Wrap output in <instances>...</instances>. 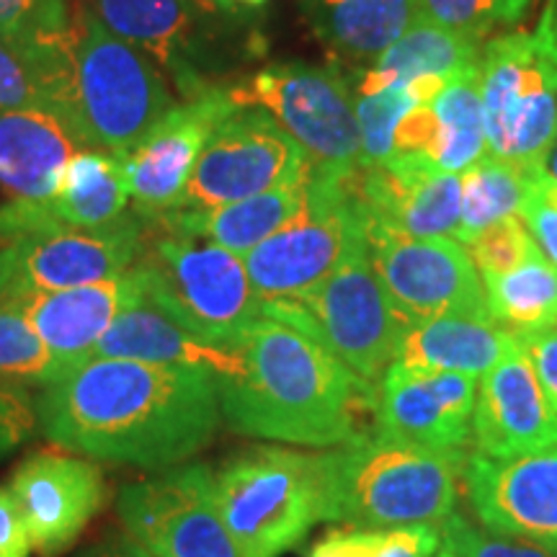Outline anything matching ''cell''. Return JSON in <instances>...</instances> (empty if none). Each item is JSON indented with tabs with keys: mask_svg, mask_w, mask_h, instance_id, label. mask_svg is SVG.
<instances>
[{
	"mask_svg": "<svg viewBox=\"0 0 557 557\" xmlns=\"http://www.w3.org/2000/svg\"><path fill=\"white\" fill-rule=\"evenodd\" d=\"M34 410L39 434L58 447L150 472L184 465L222 421L212 374L107 357L41 387Z\"/></svg>",
	"mask_w": 557,
	"mask_h": 557,
	"instance_id": "cell-1",
	"label": "cell"
},
{
	"mask_svg": "<svg viewBox=\"0 0 557 557\" xmlns=\"http://www.w3.org/2000/svg\"><path fill=\"white\" fill-rule=\"evenodd\" d=\"M238 348V372L214 380L220 413L233 431L315 449L369 434L380 387L308 333L263 315Z\"/></svg>",
	"mask_w": 557,
	"mask_h": 557,
	"instance_id": "cell-2",
	"label": "cell"
},
{
	"mask_svg": "<svg viewBox=\"0 0 557 557\" xmlns=\"http://www.w3.org/2000/svg\"><path fill=\"white\" fill-rule=\"evenodd\" d=\"M468 451L364 434L323 451V521L346 527L442 524L457 511Z\"/></svg>",
	"mask_w": 557,
	"mask_h": 557,
	"instance_id": "cell-3",
	"label": "cell"
},
{
	"mask_svg": "<svg viewBox=\"0 0 557 557\" xmlns=\"http://www.w3.org/2000/svg\"><path fill=\"white\" fill-rule=\"evenodd\" d=\"M178 103L137 47L86 13L70 32L67 120L88 150L127 156Z\"/></svg>",
	"mask_w": 557,
	"mask_h": 557,
	"instance_id": "cell-4",
	"label": "cell"
},
{
	"mask_svg": "<svg viewBox=\"0 0 557 557\" xmlns=\"http://www.w3.org/2000/svg\"><path fill=\"white\" fill-rule=\"evenodd\" d=\"M263 315L308 333L367 382L382 380L398 361L413 325L374 271L367 230L323 282L297 297L263 302Z\"/></svg>",
	"mask_w": 557,
	"mask_h": 557,
	"instance_id": "cell-5",
	"label": "cell"
},
{
	"mask_svg": "<svg viewBox=\"0 0 557 557\" xmlns=\"http://www.w3.org/2000/svg\"><path fill=\"white\" fill-rule=\"evenodd\" d=\"M135 271L148 302L212 346L238 348L263 318L243 256L212 240L163 233L145 240Z\"/></svg>",
	"mask_w": 557,
	"mask_h": 557,
	"instance_id": "cell-6",
	"label": "cell"
},
{
	"mask_svg": "<svg viewBox=\"0 0 557 557\" xmlns=\"http://www.w3.org/2000/svg\"><path fill=\"white\" fill-rule=\"evenodd\" d=\"M214 475V500L243 557H278L323 521V451L250 447Z\"/></svg>",
	"mask_w": 557,
	"mask_h": 557,
	"instance_id": "cell-7",
	"label": "cell"
},
{
	"mask_svg": "<svg viewBox=\"0 0 557 557\" xmlns=\"http://www.w3.org/2000/svg\"><path fill=\"white\" fill-rule=\"evenodd\" d=\"M480 90L491 156L547 169L557 143V0H547L534 29L487 41Z\"/></svg>",
	"mask_w": 557,
	"mask_h": 557,
	"instance_id": "cell-8",
	"label": "cell"
},
{
	"mask_svg": "<svg viewBox=\"0 0 557 557\" xmlns=\"http://www.w3.org/2000/svg\"><path fill=\"white\" fill-rule=\"evenodd\" d=\"M240 109H261L302 148L310 171L354 176L361 169L357 99L336 67L269 65L230 88Z\"/></svg>",
	"mask_w": 557,
	"mask_h": 557,
	"instance_id": "cell-9",
	"label": "cell"
},
{
	"mask_svg": "<svg viewBox=\"0 0 557 557\" xmlns=\"http://www.w3.org/2000/svg\"><path fill=\"white\" fill-rule=\"evenodd\" d=\"M354 176L310 171L302 212L243 256L256 295L263 302L297 297L315 287L338 267L357 235L364 233L354 197Z\"/></svg>",
	"mask_w": 557,
	"mask_h": 557,
	"instance_id": "cell-10",
	"label": "cell"
},
{
	"mask_svg": "<svg viewBox=\"0 0 557 557\" xmlns=\"http://www.w3.org/2000/svg\"><path fill=\"white\" fill-rule=\"evenodd\" d=\"M127 532L158 557H243L214 500V475L189 462L158 470L120 491Z\"/></svg>",
	"mask_w": 557,
	"mask_h": 557,
	"instance_id": "cell-11",
	"label": "cell"
},
{
	"mask_svg": "<svg viewBox=\"0 0 557 557\" xmlns=\"http://www.w3.org/2000/svg\"><path fill=\"white\" fill-rule=\"evenodd\" d=\"M310 171L299 145L261 109H238L214 127L176 209H212L295 184Z\"/></svg>",
	"mask_w": 557,
	"mask_h": 557,
	"instance_id": "cell-12",
	"label": "cell"
},
{
	"mask_svg": "<svg viewBox=\"0 0 557 557\" xmlns=\"http://www.w3.org/2000/svg\"><path fill=\"white\" fill-rule=\"evenodd\" d=\"M150 225L135 209L103 230H41L0 246V295L60 292L122 276L135 267Z\"/></svg>",
	"mask_w": 557,
	"mask_h": 557,
	"instance_id": "cell-13",
	"label": "cell"
},
{
	"mask_svg": "<svg viewBox=\"0 0 557 557\" xmlns=\"http://www.w3.org/2000/svg\"><path fill=\"white\" fill-rule=\"evenodd\" d=\"M369 256L387 295L410 323L462 315L491 318L483 278L455 238H403L369 230Z\"/></svg>",
	"mask_w": 557,
	"mask_h": 557,
	"instance_id": "cell-14",
	"label": "cell"
},
{
	"mask_svg": "<svg viewBox=\"0 0 557 557\" xmlns=\"http://www.w3.org/2000/svg\"><path fill=\"white\" fill-rule=\"evenodd\" d=\"M238 109L230 88H209L178 103L135 150L122 156L132 209L139 218L152 222L181 205L209 135Z\"/></svg>",
	"mask_w": 557,
	"mask_h": 557,
	"instance_id": "cell-15",
	"label": "cell"
},
{
	"mask_svg": "<svg viewBox=\"0 0 557 557\" xmlns=\"http://www.w3.org/2000/svg\"><path fill=\"white\" fill-rule=\"evenodd\" d=\"M462 483L485 529L557 549V447L513 459L468 455Z\"/></svg>",
	"mask_w": 557,
	"mask_h": 557,
	"instance_id": "cell-16",
	"label": "cell"
},
{
	"mask_svg": "<svg viewBox=\"0 0 557 557\" xmlns=\"http://www.w3.org/2000/svg\"><path fill=\"white\" fill-rule=\"evenodd\" d=\"M475 377L455 372H423L395 361L382 374L374 431L438 451L472 444Z\"/></svg>",
	"mask_w": 557,
	"mask_h": 557,
	"instance_id": "cell-17",
	"label": "cell"
},
{
	"mask_svg": "<svg viewBox=\"0 0 557 557\" xmlns=\"http://www.w3.org/2000/svg\"><path fill=\"white\" fill-rule=\"evenodd\" d=\"M364 230L403 238H455L462 214V176L389 158L354 176Z\"/></svg>",
	"mask_w": 557,
	"mask_h": 557,
	"instance_id": "cell-18",
	"label": "cell"
},
{
	"mask_svg": "<svg viewBox=\"0 0 557 557\" xmlns=\"http://www.w3.org/2000/svg\"><path fill=\"white\" fill-rule=\"evenodd\" d=\"M9 487L24 511L34 549L47 557L65 553L107 500V483L94 462L52 451L18 462Z\"/></svg>",
	"mask_w": 557,
	"mask_h": 557,
	"instance_id": "cell-19",
	"label": "cell"
},
{
	"mask_svg": "<svg viewBox=\"0 0 557 557\" xmlns=\"http://www.w3.org/2000/svg\"><path fill=\"white\" fill-rule=\"evenodd\" d=\"M478 455L513 459L557 447V413L542 393L532 361L517 346L480 377L472 410Z\"/></svg>",
	"mask_w": 557,
	"mask_h": 557,
	"instance_id": "cell-20",
	"label": "cell"
},
{
	"mask_svg": "<svg viewBox=\"0 0 557 557\" xmlns=\"http://www.w3.org/2000/svg\"><path fill=\"white\" fill-rule=\"evenodd\" d=\"M96 16L111 34L145 52L186 99L207 94L197 65L205 0H96Z\"/></svg>",
	"mask_w": 557,
	"mask_h": 557,
	"instance_id": "cell-21",
	"label": "cell"
},
{
	"mask_svg": "<svg viewBox=\"0 0 557 557\" xmlns=\"http://www.w3.org/2000/svg\"><path fill=\"white\" fill-rule=\"evenodd\" d=\"M135 267L127 274L60 292H24L16 295L32 329L45 341L54 359L70 374L96 357V346L120 315L124 305L139 295Z\"/></svg>",
	"mask_w": 557,
	"mask_h": 557,
	"instance_id": "cell-22",
	"label": "cell"
},
{
	"mask_svg": "<svg viewBox=\"0 0 557 557\" xmlns=\"http://www.w3.org/2000/svg\"><path fill=\"white\" fill-rule=\"evenodd\" d=\"M96 357L189 367L212 374L214 380L230 377L240 369V348L207 344L148 302L143 292L114 318L96 346Z\"/></svg>",
	"mask_w": 557,
	"mask_h": 557,
	"instance_id": "cell-23",
	"label": "cell"
},
{
	"mask_svg": "<svg viewBox=\"0 0 557 557\" xmlns=\"http://www.w3.org/2000/svg\"><path fill=\"white\" fill-rule=\"evenodd\" d=\"M81 150L88 148L52 111H0V186L13 199H50L70 158Z\"/></svg>",
	"mask_w": 557,
	"mask_h": 557,
	"instance_id": "cell-24",
	"label": "cell"
},
{
	"mask_svg": "<svg viewBox=\"0 0 557 557\" xmlns=\"http://www.w3.org/2000/svg\"><path fill=\"white\" fill-rule=\"evenodd\" d=\"M308 184L310 171L295 184L276 186V189L233 201V205L212 209H171L148 225L163 230V233L212 240L233 253L246 256L302 212L305 201H308Z\"/></svg>",
	"mask_w": 557,
	"mask_h": 557,
	"instance_id": "cell-25",
	"label": "cell"
},
{
	"mask_svg": "<svg viewBox=\"0 0 557 557\" xmlns=\"http://www.w3.org/2000/svg\"><path fill=\"white\" fill-rule=\"evenodd\" d=\"M513 333L496 320L444 315L413 323L403 338L398 364L423 372H455L483 377L517 348Z\"/></svg>",
	"mask_w": 557,
	"mask_h": 557,
	"instance_id": "cell-26",
	"label": "cell"
},
{
	"mask_svg": "<svg viewBox=\"0 0 557 557\" xmlns=\"http://www.w3.org/2000/svg\"><path fill=\"white\" fill-rule=\"evenodd\" d=\"M305 9L333 58L364 65L421 21L418 0H305Z\"/></svg>",
	"mask_w": 557,
	"mask_h": 557,
	"instance_id": "cell-27",
	"label": "cell"
},
{
	"mask_svg": "<svg viewBox=\"0 0 557 557\" xmlns=\"http://www.w3.org/2000/svg\"><path fill=\"white\" fill-rule=\"evenodd\" d=\"M132 199L122 156L81 150L62 171L58 189L47 199L52 220L67 230H103L129 214Z\"/></svg>",
	"mask_w": 557,
	"mask_h": 557,
	"instance_id": "cell-28",
	"label": "cell"
},
{
	"mask_svg": "<svg viewBox=\"0 0 557 557\" xmlns=\"http://www.w3.org/2000/svg\"><path fill=\"white\" fill-rule=\"evenodd\" d=\"M480 41L462 37L431 21H418L389 50L361 73L354 94L403 86L416 78H455L465 70L480 65Z\"/></svg>",
	"mask_w": 557,
	"mask_h": 557,
	"instance_id": "cell-29",
	"label": "cell"
},
{
	"mask_svg": "<svg viewBox=\"0 0 557 557\" xmlns=\"http://www.w3.org/2000/svg\"><path fill=\"white\" fill-rule=\"evenodd\" d=\"M67 86L70 34L58 41H29L0 34V111L41 109L70 124Z\"/></svg>",
	"mask_w": 557,
	"mask_h": 557,
	"instance_id": "cell-30",
	"label": "cell"
},
{
	"mask_svg": "<svg viewBox=\"0 0 557 557\" xmlns=\"http://www.w3.org/2000/svg\"><path fill=\"white\" fill-rule=\"evenodd\" d=\"M491 318L513 336L557 323V267L542 250L504 274L483 278Z\"/></svg>",
	"mask_w": 557,
	"mask_h": 557,
	"instance_id": "cell-31",
	"label": "cell"
},
{
	"mask_svg": "<svg viewBox=\"0 0 557 557\" xmlns=\"http://www.w3.org/2000/svg\"><path fill=\"white\" fill-rule=\"evenodd\" d=\"M431 109L442 124V148H438V173H468L491 156L485 132L483 90H480V65L465 70L444 86L431 101Z\"/></svg>",
	"mask_w": 557,
	"mask_h": 557,
	"instance_id": "cell-32",
	"label": "cell"
},
{
	"mask_svg": "<svg viewBox=\"0 0 557 557\" xmlns=\"http://www.w3.org/2000/svg\"><path fill=\"white\" fill-rule=\"evenodd\" d=\"M534 171L540 169H524L511 160L485 156L475 169L462 173V214L455 240L468 246L478 233L496 222L519 218Z\"/></svg>",
	"mask_w": 557,
	"mask_h": 557,
	"instance_id": "cell-33",
	"label": "cell"
},
{
	"mask_svg": "<svg viewBox=\"0 0 557 557\" xmlns=\"http://www.w3.org/2000/svg\"><path fill=\"white\" fill-rule=\"evenodd\" d=\"M451 78H416L377 94H354L361 139V169L382 165L393 158L395 129L416 107L431 103Z\"/></svg>",
	"mask_w": 557,
	"mask_h": 557,
	"instance_id": "cell-34",
	"label": "cell"
},
{
	"mask_svg": "<svg viewBox=\"0 0 557 557\" xmlns=\"http://www.w3.org/2000/svg\"><path fill=\"white\" fill-rule=\"evenodd\" d=\"M65 367L52 357L32 329L16 295H0V385L50 387L65 377Z\"/></svg>",
	"mask_w": 557,
	"mask_h": 557,
	"instance_id": "cell-35",
	"label": "cell"
},
{
	"mask_svg": "<svg viewBox=\"0 0 557 557\" xmlns=\"http://www.w3.org/2000/svg\"><path fill=\"white\" fill-rule=\"evenodd\" d=\"M438 547V524L341 527L315 542L308 557H434Z\"/></svg>",
	"mask_w": 557,
	"mask_h": 557,
	"instance_id": "cell-36",
	"label": "cell"
},
{
	"mask_svg": "<svg viewBox=\"0 0 557 557\" xmlns=\"http://www.w3.org/2000/svg\"><path fill=\"white\" fill-rule=\"evenodd\" d=\"M532 0H418L421 21L480 41L524 16Z\"/></svg>",
	"mask_w": 557,
	"mask_h": 557,
	"instance_id": "cell-37",
	"label": "cell"
},
{
	"mask_svg": "<svg viewBox=\"0 0 557 557\" xmlns=\"http://www.w3.org/2000/svg\"><path fill=\"white\" fill-rule=\"evenodd\" d=\"M438 529H442V545H447L457 557H557V549L511 534L491 532L483 524H472L457 511L444 519Z\"/></svg>",
	"mask_w": 557,
	"mask_h": 557,
	"instance_id": "cell-38",
	"label": "cell"
},
{
	"mask_svg": "<svg viewBox=\"0 0 557 557\" xmlns=\"http://www.w3.org/2000/svg\"><path fill=\"white\" fill-rule=\"evenodd\" d=\"M465 248H468L480 278L511 271L513 267H519L521 261H527L529 256L540 250L521 218H508L496 222V225L478 233Z\"/></svg>",
	"mask_w": 557,
	"mask_h": 557,
	"instance_id": "cell-39",
	"label": "cell"
},
{
	"mask_svg": "<svg viewBox=\"0 0 557 557\" xmlns=\"http://www.w3.org/2000/svg\"><path fill=\"white\" fill-rule=\"evenodd\" d=\"M70 0H0V34L29 41L67 37Z\"/></svg>",
	"mask_w": 557,
	"mask_h": 557,
	"instance_id": "cell-40",
	"label": "cell"
},
{
	"mask_svg": "<svg viewBox=\"0 0 557 557\" xmlns=\"http://www.w3.org/2000/svg\"><path fill=\"white\" fill-rule=\"evenodd\" d=\"M519 218L542 253L557 267V181L547 169L534 171Z\"/></svg>",
	"mask_w": 557,
	"mask_h": 557,
	"instance_id": "cell-41",
	"label": "cell"
},
{
	"mask_svg": "<svg viewBox=\"0 0 557 557\" xmlns=\"http://www.w3.org/2000/svg\"><path fill=\"white\" fill-rule=\"evenodd\" d=\"M37 429V410L24 389L0 385V459L18 449Z\"/></svg>",
	"mask_w": 557,
	"mask_h": 557,
	"instance_id": "cell-42",
	"label": "cell"
},
{
	"mask_svg": "<svg viewBox=\"0 0 557 557\" xmlns=\"http://www.w3.org/2000/svg\"><path fill=\"white\" fill-rule=\"evenodd\" d=\"M513 338H517L521 351L527 354V359L532 361L542 393H545L549 408L557 413V323L534 333H521V336Z\"/></svg>",
	"mask_w": 557,
	"mask_h": 557,
	"instance_id": "cell-43",
	"label": "cell"
},
{
	"mask_svg": "<svg viewBox=\"0 0 557 557\" xmlns=\"http://www.w3.org/2000/svg\"><path fill=\"white\" fill-rule=\"evenodd\" d=\"M32 534L16 496L9 485H0V557H29Z\"/></svg>",
	"mask_w": 557,
	"mask_h": 557,
	"instance_id": "cell-44",
	"label": "cell"
},
{
	"mask_svg": "<svg viewBox=\"0 0 557 557\" xmlns=\"http://www.w3.org/2000/svg\"><path fill=\"white\" fill-rule=\"evenodd\" d=\"M73 557H158L143 542H137L129 532H107L101 540L90 542Z\"/></svg>",
	"mask_w": 557,
	"mask_h": 557,
	"instance_id": "cell-45",
	"label": "cell"
},
{
	"mask_svg": "<svg viewBox=\"0 0 557 557\" xmlns=\"http://www.w3.org/2000/svg\"><path fill=\"white\" fill-rule=\"evenodd\" d=\"M547 171H549V176L557 181V143L553 145V152H549V158H547Z\"/></svg>",
	"mask_w": 557,
	"mask_h": 557,
	"instance_id": "cell-46",
	"label": "cell"
},
{
	"mask_svg": "<svg viewBox=\"0 0 557 557\" xmlns=\"http://www.w3.org/2000/svg\"><path fill=\"white\" fill-rule=\"evenodd\" d=\"M434 557H457V555L451 553V549H449L447 545H442V547H438V553H436Z\"/></svg>",
	"mask_w": 557,
	"mask_h": 557,
	"instance_id": "cell-47",
	"label": "cell"
},
{
	"mask_svg": "<svg viewBox=\"0 0 557 557\" xmlns=\"http://www.w3.org/2000/svg\"><path fill=\"white\" fill-rule=\"evenodd\" d=\"M240 3H246V5H261V3H267V0H240Z\"/></svg>",
	"mask_w": 557,
	"mask_h": 557,
	"instance_id": "cell-48",
	"label": "cell"
}]
</instances>
